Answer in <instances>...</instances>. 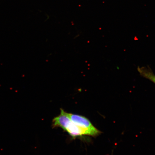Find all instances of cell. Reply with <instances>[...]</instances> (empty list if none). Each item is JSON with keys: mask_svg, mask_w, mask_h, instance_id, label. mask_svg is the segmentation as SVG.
<instances>
[{"mask_svg": "<svg viewBox=\"0 0 155 155\" xmlns=\"http://www.w3.org/2000/svg\"><path fill=\"white\" fill-rule=\"evenodd\" d=\"M61 111L60 115L53 119V127L61 128L74 138L84 135L82 130L70 119L67 112L61 108Z\"/></svg>", "mask_w": 155, "mask_h": 155, "instance_id": "obj_1", "label": "cell"}, {"mask_svg": "<svg viewBox=\"0 0 155 155\" xmlns=\"http://www.w3.org/2000/svg\"><path fill=\"white\" fill-rule=\"evenodd\" d=\"M67 114L71 121L82 130L84 135L96 137L101 134V132L93 125L87 118L76 114Z\"/></svg>", "mask_w": 155, "mask_h": 155, "instance_id": "obj_2", "label": "cell"}, {"mask_svg": "<svg viewBox=\"0 0 155 155\" xmlns=\"http://www.w3.org/2000/svg\"><path fill=\"white\" fill-rule=\"evenodd\" d=\"M137 70L141 76L148 79L155 84V74L150 67H138Z\"/></svg>", "mask_w": 155, "mask_h": 155, "instance_id": "obj_3", "label": "cell"}]
</instances>
